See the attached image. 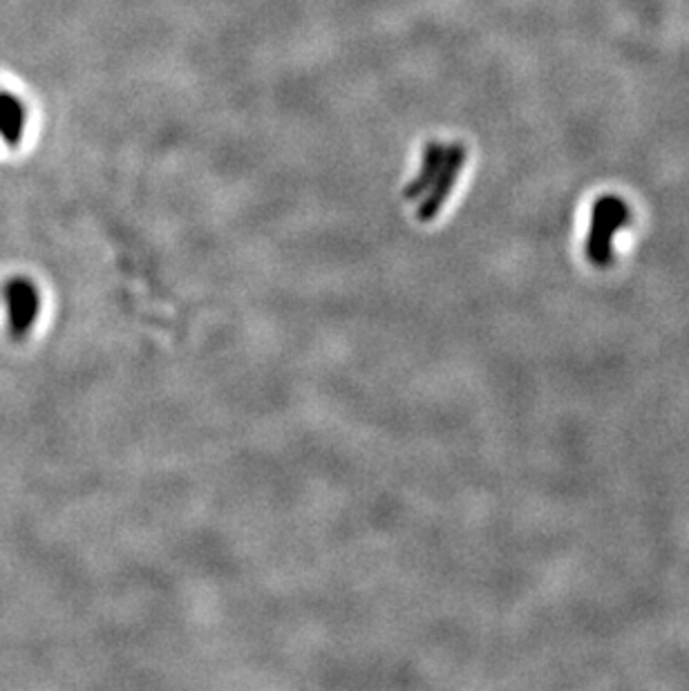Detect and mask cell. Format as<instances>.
I'll list each match as a JSON object with an SVG mask.
<instances>
[{
	"mask_svg": "<svg viewBox=\"0 0 689 691\" xmlns=\"http://www.w3.org/2000/svg\"><path fill=\"white\" fill-rule=\"evenodd\" d=\"M629 222V208L618 197H600L593 204L591 215V230L586 240V253L591 262L598 267H606L611 260V240H614L616 230H621Z\"/></svg>",
	"mask_w": 689,
	"mask_h": 691,
	"instance_id": "1",
	"label": "cell"
},
{
	"mask_svg": "<svg viewBox=\"0 0 689 691\" xmlns=\"http://www.w3.org/2000/svg\"><path fill=\"white\" fill-rule=\"evenodd\" d=\"M464 160H466V152L459 143L445 148V160H443V166H441V171L437 175V184L432 188V195H430V199H428V204L423 208V217H432L439 210V204L448 197L450 188L454 186V180H456L459 169H462Z\"/></svg>",
	"mask_w": 689,
	"mask_h": 691,
	"instance_id": "2",
	"label": "cell"
},
{
	"mask_svg": "<svg viewBox=\"0 0 689 691\" xmlns=\"http://www.w3.org/2000/svg\"><path fill=\"white\" fill-rule=\"evenodd\" d=\"M28 126V108L17 95L0 90V141L14 145L23 139Z\"/></svg>",
	"mask_w": 689,
	"mask_h": 691,
	"instance_id": "3",
	"label": "cell"
}]
</instances>
